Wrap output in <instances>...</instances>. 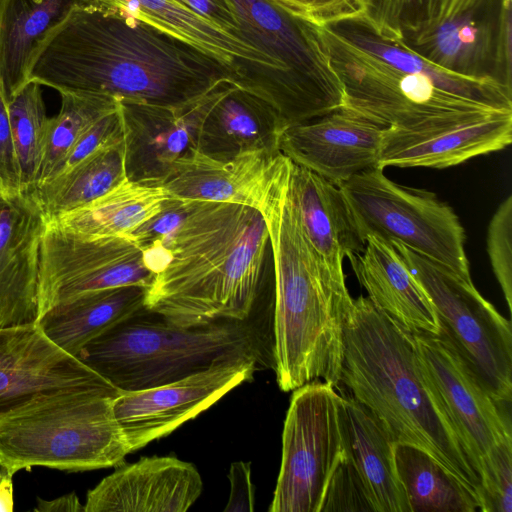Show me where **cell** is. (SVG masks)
<instances>
[{
	"label": "cell",
	"instance_id": "cell-1",
	"mask_svg": "<svg viewBox=\"0 0 512 512\" xmlns=\"http://www.w3.org/2000/svg\"><path fill=\"white\" fill-rule=\"evenodd\" d=\"M29 79L60 94L99 93L165 106L189 102L224 81L240 83L212 58L152 27L85 4L42 43Z\"/></svg>",
	"mask_w": 512,
	"mask_h": 512
},
{
	"label": "cell",
	"instance_id": "cell-31",
	"mask_svg": "<svg viewBox=\"0 0 512 512\" xmlns=\"http://www.w3.org/2000/svg\"><path fill=\"white\" fill-rule=\"evenodd\" d=\"M170 197L165 189L150 181L127 179L87 205L51 220L87 236H131Z\"/></svg>",
	"mask_w": 512,
	"mask_h": 512
},
{
	"label": "cell",
	"instance_id": "cell-16",
	"mask_svg": "<svg viewBox=\"0 0 512 512\" xmlns=\"http://www.w3.org/2000/svg\"><path fill=\"white\" fill-rule=\"evenodd\" d=\"M119 390L50 341L37 323L0 327V418L70 392Z\"/></svg>",
	"mask_w": 512,
	"mask_h": 512
},
{
	"label": "cell",
	"instance_id": "cell-7",
	"mask_svg": "<svg viewBox=\"0 0 512 512\" xmlns=\"http://www.w3.org/2000/svg\"><path fill=\"white\" fill-rule=\"evenodd\" d=\"M390 243L431 302L439 333L493 400L511 407L510 322L479 293L471 278H464L401 243Z\"/></svg>",
	"mask_w": 512,
	"mask_h": 512
},
{
	"label": "cell",
	"instance_id": "cell-14",
	"mask_svg": "<svg viewBox=\"0 0 512 512\" xmlns=\"http://www.w3.org/2000/svg\"><path fill=\"white\" fill-rule=\"evenodd\" d=\"M412 333L423 375L480 477L483 458L512 437L511 407L493 400L443 335Z\"/></svg>",
	"mask_w": 512,
	"mask_h": 512
},
{
	"label": "cell",
	"instance_id": "cell-19",
	"mask_svg": "<svg viewBox=\"0 0 512 512\" xmlns=\"http://www.w3.org/2000/svg\"><path fill=\"white\" fill-rule=\"evenodd\" d=\"M47 222L33 187L0 184V327L39 319L40 245Z\"/></svg>",
	"mask_w": 512,
	"mask_h": 512
},
{
	"label": "cell",
	"instance_id": "cell-11",
	"mask_svg": "<svg viewBox=\"0 0 512 512\" xmlns=\"http://www.w3.org/2000/svg\"><path fill=\"white\" fill-rule=\"evenodd\" d=\"M130 16L212 58L245 87L283 107L306 110L314 102L290 72L261 49L217 26L177 0H81Z\"/></svg>",
	"mask_w": 512,
	"mask_h": 512
},
{
	"label": "cell",
	"instance_id": "cell-27",
	"mask_svg": "<svg viewBox=\"0 0 512 512\" xmlns=\"http://www.w3.org/2000/svg\"><path fill=\"white\" fill-rule=\"evenodd\" d=\"M349 261L373 305L411 331L439 333L431 302L390 242L370 236Z\"/></svg>",
	"mask_w": 512,
	"mask_h": 512
},
{
	"label": "cell",
	"instance_id": "cell-23",
	"mask_svg": "<svg viewBox=\"0 0 512 512\" xmlns=\"http://www.w3.org/2000/svg\"><path fill=\"white\" fill-rule=\"evenodd\" d=\"M281 152L253 150L230 159L192 148L150 181L175 198L247 205L261 212Z\"/></svg>",
	"mask_w": 512,
	"mask_h": 512
},
{
	"label": "cell",
	"instance_id": "cell-36",
	"mask_svg": "<svg viewBox=\"0 0 512 512\" xmlns=\"http://www.w3.org/2000/svg\"><path fill=\"white\" fill-rule=\"evenodd\" d=\"M8 112L23 188L34 186L42 159L48 117L41 85L29 81L8 99Z\"/></svg>",
	"mask_w": 512,
	"mask_h": 512
},
{
	"label": "cell",
	"instance_id": "cell-49",
	"mask_svg": "<svg viewBox=\"0 0 512 512\" xmlns=\"http://www.w3.org/2000/svg\"><path fill=\"white\" fill-rule=\"evenodd\" d=\"M353 1L358 5V7L360 9V12H361L362 7H363V5H364L366 0H353Z\"/></svg>",
	"mask_w": 512,
	"mask_h": 512
},
{
	"label": "cell",
	"instance_id": "cell-29",
	"mask_svg": "<svg viewBox=\"0 0 512 512\" xmlns=\"http://www.w3.org/2000/svg\"><path fill=\"white\" fill-rule=\"evenodd\" d=\"M81 0H0V83L10 99L30 79L35 54Z\"/></svg>",
	"mask_w": 512,
	"mask_h": 512
},
{
	"label": "cell",
	"instance_id": "cell-12",
	"mask_svg": "<svg viewBox=\"0 0 512 512\" xmlns=\"http://www.w3.org/2000/svg\"><path fill=\"white\" fill-rule=\"evenodd\" d=\"M153 277L131 236H87L48 219L40 245V316L83 294L129 285L147 288Z\"/></svg>",
	"mask_w": 512,
	"mask_h": 512
},
{
	"label": "cell",
	"instance_id": "cell-42",
	"mask_svg": "<svg viewBox=\"0 0 512 512\" xmlns=\"http://www.w3.org/2000/svg\"><path fill=\"white\" fill-rule=\"evenodd\" d=\"M290 14L317 26L360 12L353 0H270Z\"/></svg>",
	"mask_w": 512,
	"mask_h": 512
},
{
	"label": "cell",
	"instance_id": "cell-32",
	"mask_svg": "<svg viewBox=\"0 0 512 512\" xmlns=\"http://www.w3.org/2000/svg\"><path fill=\"white\" fill-rule=\"evenodd\" d=\"M394 459L410 512L480 511L477 494L423 449L396 443Z\"/></svg>",
	"mask_w": 512,
	"mask_h": 512
},
{
	"label": "cell",
	"instance_id": "cell-47",
	"mask_svg": "<svg viewBox=\"0 0 512 512\" xmlns=\"http://www.w3.org/2000/svg\"><path fill=\"white\" fill-rule=\"evenodd\" d=\"M13 475H7L0 480V512H12L13 501Z\"/></svg>",
	"mask_w": 512,
	"mask_h": 512
},
{
	"label": "cell",
	"instance_id": "cell-4",
	"mask_svg": "<svg viewBox=\"0 0 512 512\" xmlns=\"http://www.w3.org/2000/svg\"><path fill=\"white\" fill-rule=\"evenodd\" d=\"M341 385L397 443L426 451L479 498L480 477L423 375L412 331L363 295L352 299L345 319Z\"/></svg>",
	"mask_w": 512,
	"mask_h": 512
},
{
	"label": "cell",
	"instance_id": "cell-50",
	"mask_svg": "<svg viewBox=\"0 0 512 512\" xmlns=\"http://www.w3.org/2000/svg\"><path fill=\"white\" fill-rule=\"evenodd\" d=\"M1 184V183H0ZM4 186V185H3Z\"/></svg>",
	"mask_w": 512,
	"mask_h": 512
},
{
	"label": "cell",
	"instance_id": "cell-40",
	"mask_svg": "<svg viewBox=\"0 0 512 512\" xmlns=\"http://www.w3.org/2000/svg\"><path fill=\"white\" fill-rule=\"evenodd\" d=\"M123 136V123L119 104L116 110L99 118L83 133L51 180L68 173L82 161L100 149L122 139Z\"/></svg>",
	"mask_w": 512,
	"mask_h": 512
},
{
	"label": "cell",
	"instance_id": "cell-8",
	"mask_svg": "<svg viewBox=\"0 0 512 512\" xmlns=\"http://www.w3.org/2000/svg\"><path fill=\"white\" fill-rule=\"evenodd\" d=\"M383 170H363L339 185L363 240L401 243L470 279L465 231L454 210L431 191L393 182Z\"/></svg>",
	"mask_w": 512,
	"mask_h": 512
},
{
	"label": "cell",
	"instance_id": "cell-6",
	"mask_svg": "<svg viewBox=\"0 0 512 512\" xmlns=\"http://www.w3.org/2000/svg\"><path fill=\"white\" fill-rule=\"evenodd\" d=\"M120 393H63L1 417L0 461L12 474L34 466L86 471L121 465L129 452L112 407Z\"/></svg>",
	"mask_w": 512,
	"mask_h": 512
},
{
	"label": "cell",
	"instance_id": "cell-10",
	"mask_svg": "<svg viewBox=\"0 0 512 512\" xmlns=\"http://www.w3.org/2000/svg\"><path fill=\"white\" fill-rule=\"evenodd\" d=\"M341 408V395L325 382L293 390L269 512H320L327 483L344 455Z\"/></svg>",
	"mask_w": 512,
	"mask_h": 512
},
{
	"label": "cell",
	"instance_id": "cell-25",
	"mask_svg": "<svg viewBox=\"0 0 512 512\" xmlns=\"http://www.w3.org/2000/svg\"><path fill=\"white\" fill-rule=\"evenodd\" d=\"M285 126L280 113L265 96L237 85L205 116L195 149L220 159L253 150L280 152L278 139Z\"/></svg>",
	"mask_w": 512,
	"mask_h": 512
},
{
	"label": "cell",
	"instance_id": "cell-33",
	"mask_svg": "<svg viewBox=\"0 0 512 512\" xmlns=\"http://www.w3.org/2000/svg\"><path fill=\"white\" fill-rule=\"evenodd\" d=\"M124 136L68 173L34 188L48 219L87 205L127 180Z\"/></svg>",
	"mask_w": 512,
	"mask_h": 512
},
{
	"label": "cell",
	"instance_id": "cell-9",
	"mask_svg": "<svg viewBox=\"0 0 512 512\" xmlns=\"http://www.w3.org/2000/svg\"><path fill=\"white\" fill-rule=\"evenodd\" d=\"M344 106L385 127L424 126L493 109L455 95L431 79L399 70L318 26ZM497 110V109H493Z\"/></svg>",
	"mask_w": 512,
	"mask_h": 512
},
{
	"label": "cell",
	"instance_id": "cell-20",
	"mask_svg": "<svg viewBox=\"0 0 512 512\" xmlns=\"http://www.w3.org/2000/svg\"><path fill=\"white\" fill-rule=\"evenodd\" d=\"M237 85L241 84L221 82L202 96L175 106L120 100L128 179L159 178L171 163L195 148L205 116Z\"/></svg>",
	"mask_w": 512,
	"mask_h": 512
},
{
	"label": "cell",
	"instance_id": "cell-41",
	"mask_svg": "<svg viewBox=\"0 0 512 512\" xmlns=\"http://www.w3.org/2000/svg\"><path fill=\"white\" fill-rule=\"evenodd\" d=\"M193 200L170 197L161 210L137 228L131 237L143 248L168 237L183 221Z\"/></svg>",
	"mask_w": 512,
	"mask_h": 512
},
{
	"label": "cell",
	"instance_id": "cell-37",
	"mask_svg": "<svg viewBox=\"0 0 512 512\" xmlns=\"http://www.w3.org/2000/svg\"><path fill=\"white\" fill-rule=\"evenodd\" d=\"M481 512H512V437L496 443L483 458Z\"/></svg>",
	"mask_w": 512,
	"mask_h": 512
},
{
	"label": "cell",
	"instance_id": "cell-13",
	"mask_svg": "<svg viewBox=\"0 0 512 512\" xmlns=\"http://www.w3.org/2000/svg\"><path fill=\"white\" fill-rule=\"evenodd\" d=\"M258 365L263 363L255 357H235L168 384L121 391L112 407L128 452L169 435L210 408L232 389L250 381Z\"/></svg>",
	"mask_w": 512,
	"mask_h": 512
},
{
	"label": "cell",
	"instance_id": "cell-26",
	"mask_svg": "<svg viewBox=\"0 0 512 512\" xmlns=\"http://www.w3.org/2000/svg\"><path fill=\"white\" fill-rule=\"evenodd\" d=\"M342 397L341 430L345 454L361 474L376 512H410L398 478L394 448L397 443L387 424L350 393Z\"/></svg>",
	"mask_w": 512,
	"mask_h": 512
},
{
	"label": "cell",
	"instance_id": "cell-5",
	"mask_svg": "<svg viewBox=\"0 0 512 512\" xmlns=\"http://www.w3.org/2000/svg\"><path fill=\"white\" fill-rule=\"evenodd\" d=\"M242 356L273 368V341L251 321L182 327L143 308L92 339L76 358L119 390L135 391Z\"/></svg>",
	"mask_w": 512,
	"mask_h": 512
},
{
	"label": "cell",
	"instance_id": "cell-17",
	"mask_svg": "<svg viewBox=\"0 0 512 512\" xmlns=\"http://www.w3.org/2000/svg\"><path fill=\"white\" fill-rule=\"evenodd\" d=\"M245 38L282 64L327 114L344 105L317 25L270 0H226Z\"/></svg>",
	"mask_w": 512,
	"mask_h": 512
},
{
	"label": "cell",
	"instance_id": "cell-48",
	"mask_svg": "<svg viewBox=\"0 0 512 512\" xmlns=\"http://www.w3.org/2000/svg\"><path fill=\"white\" fill-rule=\"evenodd\" d=\"M10 474L14 475L10 472L8 467L0 461V480Z\"/></svg>",
	"mask_w": 512,
	"mask_h": 512
},
{
	"label": "cell",
	"instance_id": "cell-45",
	"mask_svg": "<svg viewBox=\"0 0 512 512\" xmlns=\"http://www.w3.org/2000/svg\"><path fill=\"white\" fill-rule=\"evenodd\" d=\"M196 13L205 17L229 33L249 41L244 37L239 22L226 0H177ZM250 42V41H249ZM251 43V42H250ZM254 45V44H253ZM257 47V46H256Z\"/></svg>",
	"mask_w": 512,
	"mask_h": 512
},
{
	"label": "cell",
	"instance_id": "cell-2",
	"mask_svg": "<svg viewBox=\"0 0 512 512\" xmlns=\"http://www.w3.org/2000/svg\"><path fill=\"white\" fill-rule=\"evenodd\" d=\"M268 243L255 208L193 200L168 237L144 248L154 273L144 308L182 327L251 321Z\"/></svg>",
	"mask_w": 512,
	"mask_h": 512
},
{
	"label": "cell",
	"instance_id": "cell-38",
	"mask_svg": "<svg viewBox=\"0 0 512 512\" xmlns=\"http://www.w3.org/2000/svg\"><path fill=\"white\" fill-rule=\"evenodd\" d=\"M320 512H376L361 474L345 451L327 483Z\"/></svg>",
	"mask_w": 512,
	"mask_h": 512
},
{
	"label": "cell",
	"instance_id": "cell-21",
	"mask_svg": "<svg viewBox=\"0 0 512 512\" xmlns=\"http://www.w3.org/2000/svg\"><path fill=\"white\" fill-rule=\"evenodd\" d=\"M385 129L343 105L320 117L285 126L278 150L293 163L340 185L376 166Z\"/></svg>",
	"mask_w": 512,
	"mask_h": 512
},
{
	"label": "cell",
	"instance_id": "cell-15",
	"mask_svg": "<svg viewBox=\"0 0 512 512\" xmlns=\"http://www.w3.org/2000/svg\"><path fill=\"white\" fill-rule=\"evenodd\" d=\"M511 1L472 0L434 29L400 42L452 74L512 92Z\"/></svg>",
	"mask_w": 512,
	"mask_h": 512
},
{
	"label": "cell",
	"instance_id": "cell-34",
	"mask_svg": "<svg viewBox=\"0 0 512 512\" xmlns=\"http://www.w3.org/2000/svg\"><path fill=\"white\" fill-rule=\"evenodd\" d=\"M58 114L48 119L42 159L33 188L50 181L83 133L99 118L116 110L120 100L106 94L61 93Z\"/></svg>",
	"mask_w": 512,
	"mask_h": 512
},
{
	"label": "cell",
	"instance_id": "cell-30",
	"mask_svg": "<svg viewBox=\"0 0 512 512\" xmlns=\"http://www.w3.org/2000/svg\"><path fill=\"white\" fill-rule=\"evenodd\" d=\"M145 289L129 285L83 294L52 306L37 324L50 341L76 357L92 339L140 312Z\"/></svg>",
	"mask_w": 512,
	"mask_h": 512
},
{
	"label": "cell",
	"instance_id": "cell-43",
	"mask_svg": "<svg viewBox=\"0 0 512 512\" xmlns=\"http://www.w3.org/2000/svg\"><path fill=\"white\" fill-rule=\"evenodd\" d=\"M0 183L7 188L21 189V171L14 146L8 99L0 83Z\"/></svg>",
	"mask_w": 512,
	"mask_h": 512
},
{
	"label": "cell",
	"instance_id": "cell-3",
	"mask_svg": "<svg viewBox=\"0 0 512 512\" xmlns=\"http://www.w3.org/2000/svg\"><path fill=\"white\" fill-rule=\"evenodd\" d=\"M290 159L281 154L261 214L274 271L273 369L279 388L322 381L340 387L344 324L352 302L345 280L321 263L288 190Z\"/></svg>",
	"mask_w": 512,
	"mask_h": 512
},
{
	"label": "cell",
	"instance_id": "cell-28",
	"mask_svg": "<svg viewBox=\"0 0 512 512\" xmlns=\"http://www.w3.org/2000/svg\"><path fill=\"white\" fill-rule=\"evenodd\" d=\"M320 26L362 52L404 72L425 76L455 95L493 109L512 110V92L436 66L400 41L377 31L361 12Z\"/></svg>",
	"mask_w": 512,
	"mask_h": 512
},
{
	"label": "cell",
	"instance_id": "cell-46",
	"mask_svg": "<svg viewBox=\"0 0 512 512\" xmlns=\"http://www.w3.org/2000/svg\"><path fill=\"white\" fill-rule=\"evenodd\" d=\"M37 512H85L78 496L73 492L53 500H44L38 498L37 506L34 508Z\"/></svg>",
	"mask_w": 512,
	"mask_h": 512
},
{
	"label": "cell",
	"instance_id": "cell-22",
	"mask_svg": "<svg viewBox=\"0 0 512 512\" xmlns=\"http://www.w3.org/2000/svg\"><path fill=\"white\" fill-rule=\"evenodd\" d=\"M203 491L197 468L174 456L117 466L89 490L85 512H185Z\"/></svg>",
	"mask_w": 512,
	"mask_h": 512
},
{
	"label": "cell",
	"instance_id": "cell-24",
	"mask_svg": "<svg viewBox=\"0 0 512 512\" xmlns=\"http://www.w3.org/2000/svg\"><path fill=\"white\" fill-rule=\"evenodd\" d=\"M288 190L303 232L321 263L345 280L343 260L363 252V240L340 188L290 160Z\"/></svg>",
	"mask_w": 512,
	"mask_h": 512
},
{
	"label": "cell",
	"instance_id": "cell-44",
	"mask_svg": "<svg viewBox=\"0 0 512 512\" xmlns=\"http://www.w3.org/2000/svg\"><path fill=\"white\" fill-rule=\"evenodd\" d=\"M250 462L236 461L230 465L228 479L230 495L224 512H253L255 488L251 478Z\"/></svg>",
	"mask_w": 512,
	"mask_h": 512
},
{
	"label": "cell",
	"instance_id": "cell-18",
	"mask_svg": "<svg viewBox=\"0 0 512 512\" xmlns=\"http://www.w3.org/2000/svg\"><path fill=\"white\" fill-rule=\"evenodd\" d=\"M512 110H479L424 126L386 127L376 166L443 169L506 148Z\"/></svg>",
	"mask_w": 512,
	"mask_h": 512
},
{
	"label": "cell",
	"instance_id": "cell-39",
	"mask_svg": "<svg viewBox=\"0 0 512 512\" xmlns=\"http://www.w3.org/2000/svg\"><path fill=\"white\" fill-rule=\"evenodd\" d=\"M487 252L494 275L512 311V196L492 216L487 232Z\"/></svg>",
	"mask_w": 512,
	"mask_h": 512
},
{
	"label": "cell",
	"instance_id": "cell-35",
	"mask_svg": "<svg viewBox=\"0 0 512 512\" xmlns=\"http://www.w3.org/2000/svg\"><path fill=\"white\" fill-rule=\"evenodd\" d=\"M472 0H366L361 13L380 33L405 42L438 26Z\"/></svg>",
	"mask_w": 512,
	"mask_h": 512
}]
</instances>
